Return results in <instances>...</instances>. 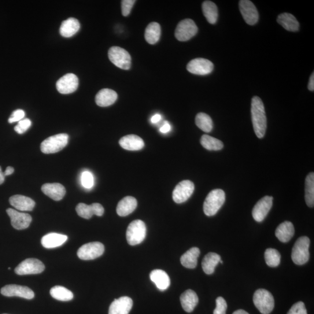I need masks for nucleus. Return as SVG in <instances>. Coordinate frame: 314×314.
Returning a JSON list of instances; mask_svg holds the SVG:
<instances>
[{
	"label": "nucleus",
	"mask_w": 314,
	"mask_h": 314,
	"mask_svg": "<svg viewBox=\"0 0 314 314\" xmlns=\"http://www.w3.org/2000/svg\"><path fill=\"white\" fill-rule=\"evenodd\" d=\"M77 214L84 219H90L93 216L101 217L104 213V209L99 203H93L91 205H87L84 203H79L76 206Z\"/></svg>",
	"instance_id": "18"
},
{
	"label": "nucleus",
	"mask_w": 314,
	"mask_h": 314,
	"mask_svg": "<svg viewBox=\"0 0 314 314\" xmlns=\"http://www.w3.org/2000/svg\"><path fill=\"white\" fill-rule=\"evenodd\" d=\"M161 120V115H160V114H156V115H154L152 118H151V122H152V123L153 124H156L157 123H158L159 121H160Z\"/></svg>",
	"instance_id": "48"
},
{
	"label": "nucleus",
	"mask_w": 314,
	"mask_h": 314,
	"mask_svg": "<svg viewBox=\"0 0 314 314\" xmlns=\"http://www.w3.org/2000/svg\"><path fill=\"white\" fill-rule=\"evenodd\" d=\"M50 294L54 298L61 301H71L73 298V294L71 291L61 286H56L51 288Z\"/></svg>",
	"instance_id": "36"
},
{
	"label": "nucleus",
	"mask_w": 314,
	"mask_h": 314,
	"mask_svg": "<svg viewBox=\"0 0 314 314\" xmlns=\"http://www.w3.org/2000/svg\"><path fill=\"white\" fill-rule=\"evenodd\" d=\"M194 191V184L190 180H183L177 184L173 191L172 198L177 204H181L187 200Z\"/></svg>",
	"instance_id": "11"
},
{
	"label": "nucleus",
	"mask_w": 314,
	"mask_h": 314,
	"mask_svg": "<svg viewBox=\"0 0 314 314\" xmlns=\"http://www.w3.org/2000/svg\"><path fill=\"white\" fill-rule=\"evenodd\" d=\"M227 303L225 299L219 297L216 300V308L214 309V314H226Z\"/></svg>",
	"instance_id": "42"
},
{
	"label": "nucleus",
	"mask_w": 314,
	"mask_h": 314,
	"mask_svg": "<svg viewBox=\"0 0 314 314\" xmlns=\"http://www.w3.org/2000/svg\"><path fill=\"white\" fill-rule=\"evenodd\" d=\"M45 269V266L42 261L35 258H29L21 262L15 269L17 275H26L38 274Z\"/></svg>",
	"instance_id": "10"
},
{
	"label": "nucleus",
	"mask_w": 314,
	"mask_h": 314,
	"mask_svg": "<svg viewBox=\"0 0 314 314\" xmlns=\"http://www.w3.org/2000/svg\"><path fill=\"white\" fill-rule=\"evenodd\" d=\"M6 314V313H5Z\"/></svg>",
	"instance_id": "53"
},
{
	"label": "nucleus",
	"mask_w": 314,
	"mask_h": 314,
	"mask_svg": "<svg viewBox=\"0 0 314 314\" xmlns=\"http://www.w3.org/2000/svg\"><path fill=\"white\" fill-rule=\"evenodd\" d=\"M308 89L310 91H313L314 90V73H312L311 77H310L309 83L308 85Z\"/></svg>",
	"instance_id": "47"
},
{
	"label": "nucleus",
	"mask_w": 314,
	"mask_h": 314,
	"mask_svg": "<svg viewBox=\"0 0 314 314\" xmlns=\"http://www.w3.org/2000/svg\"><path fill=\"white\" fill-rule=\"evenodd\" d=\"M69 136L60 134L49 137L41 144L40 149L44 154H54L59 152L68 145Z\"/></svg>",
	"instance_id": "5"
},
{
	"label": "nucleus",
	"mask_w": 314,
	"mask_h": 314,
	"mask_svg": "<svg viewBox=\"0 0 314 314\" xmlns=\"http://www.w3.org/2000/svg\"><path fill=\"white\" fill-rule=\"evenodd\" d=\"M7 213L11 219V223L17 230H23L30 225L32 219L28 214L20 213L12 208L7 210Z\"/></svg>",
	"instance_id": "16"
},
{
	"label": "nucleus",
	"mask_w": 314,
	"mask_h": 314,
	"mask_svg": "<svg viewBox=\"0 0 314 314\" xmlns=\"http://www.w3.org/2000/svg\"><path fill=\"white\" fill-rule=\"evenodd\" d=\"M187 71L197 75H206L212 73L214 69V64L212 61L205 58L194 59L188 63Z\"/></svg>",
	"instance_id": "12"
},
{
	"label": "nucleus",
	"mask_w": 314,
	"mask_h": 314,
	"mask_svg": "<svg viewBox=\"0 0 314 314\" xmlns=\"http://www.w3.org/2000/svg\"><path fill=\"white\" fill-rule=\"evenodd\" d=\"M239 9L246 23L249 25L256 24L259 19V14L256 6L249 0L239 2Z\"/></svg>",
	"instance_id": "15"
},
{
	"label": "nucleus",
	"mask_w": 314,
	"mask_h": 314,
	"mask_svg": "<svg viewBox=\"0 0 314 314\" xmlns=\"http://www.w3.org/2000/svg\"><path fill=\"white\" fill-rule=\"evenodd\" d=\"M305 199L306 205L312 208L314 206V173L311 172L305 179Z\"/></svg>",
	"instance_id": "35"
},
{
	"label": "nucleus",
	"mask_w": 314,
	"mask_h": 314,
	"mask_svg": "<svg viewBox=\"0 0 314 314\" xmlns=\"http://www.w3.org/2000/svg\"><path fill=\"white\" fill-rule=\"evenodd\" d=\"M287 314H307V311L304 302L299 301L291 306Z\"/></svg>",
	"instance_id": "43"
},
{
	"label": "nucleus",
	"mask_w": 314,
	"mask_h": 314,
	"mask_svg": "<svg viewBox=\"0 0 314 314\" xmlns=\"http://www.w3.org/2000/svg\"><path fill=\"white\" fill-rule=\"evenodd\" d=\"M80 25L78 20L74 18H69L62 22L60 33L64 38H71L79 31Z\"/></svg>",
	"instance_id": "29"
},
{
	"label": "nucleus",
	"mask_w": 314,
	"mask_h": 314,
	"mask_svg": "<svg viewBox=\"0 0 314 314\" xmlns=\"http://www.w3.org/2000/svg\"><path fill=\"white\" fill-rule=\"evenodd\" d=\"M14 172V169L13 167H8L7 168L6 171L5 172H4V174H5V176H9L11 174H13V173Z\"/></svg>",
	"instance_id": "49"
},
{
	"label": "nucleus",
	"mask_w": 314,
	"mask_h": 314,
	"mask_svg": "<svg viewBox=\"0 0 314 314\" xmlns=\"http://www.w3.org/2000/svg\"><path fill=\"white\" fill-rule=\"evenodd\" d=\"M180 300L184 311L191 312L198 304V297L195 291L188 289L180 295Z\"/></svg>",
	"instance_id": "26"
},
{
	"label": "nucleus",
	"mask_w": 314,
	"mask_h": 314,
	"mask_svg": "<svg viewBox=\"0 0 314 314\" xmlns=\"http://www.w3.org/2000/svg\"><path fill=\"white\" fill-rule=\"evenodd\" d=\"M200 254V250L197 247L188 250L180 258L181 264L188 269H194L197 267V258Z\"/></svg>",
	"instance_id": "30"
},
{
	"label": "nucleus",
	"mask_w": 314,
	"mask_h": 314,
	"mask_svg": "<svg viewBox=\"0 0 314 314\" xmlns=\"http://www.w3.org/2000/svg\"><path fill=\"white\" fill-rule=\"evenodd\" d=\"M117 98L118 94L115 91L109 88H104L99 90L96 95L95 102L99 107H109L113 105Z\"/></svg>",
	"instance_id": "23"
},
{
	"label": "nucleus",
	"mask_w": 314,
	"mask_h": 314,
	"mask_svg": "<svg viewBox=\"0 0 314 314\" xmlns=\"http://www.w3.org/2000/svg\"><path fill=\"white\" fill-rule=\"evenodd\" d=\"M79 80L73 73L66 74L57 81V90L63 94H71L75 92L78 87Z\"/></svg>",
	"instance_id": "13"
},
{
	"label": "nucleus",
	"mask_w": 314,
	"mask_h": 314,
	"mask_svg": "<svg viewBox=\"0 0 314 314\" xmlns=\"http://www.w3.org/2000/svg\"><path fill=\"white\" fill-rule=\"evenodd\" d=\"M265 260L269 267H278L280 262V254L276 249H268L265 250Z\"/></svg>",
	"instance_id": "39"
},
{
	"label": "nucleus",
	"mask_w": 314,
	"mask_h": 314,
	"mask_svg": "<svg viewBox=\"0 0 314 314\" xmlns=\"http://www.w3.org/2000/svg\"><path fill=\"white\" fill-rule=\"evenodd\" d=\"M273 197L265 196L257 202L254 206L252 215L253 219L258 223L263 221L267 217L273 205Z\"/></svg>",
	"instance_id": "17"
},
{
	"label": "nucleus",
	"mask_w": 314,
	"mask_h": 314,
	"mask_svg": "<svg viewBox=\"0 0 314 314\" xmlns=\"http://www.w3.org/2000/svg\"><path fill=\"white\" fill-rule=\"evenodd\" d=\"M150 277L151 281L161 291L167 289L171 284V280L167 273L161 269H155L150 273Z\"/></svg>",
	"instance_id": "27"
},
{
	"label": "nucleus",
	"mask_w": 314,
	"mask_h": 314,
	"mask_svg": "<svg viewBox=\"0 0 314 314\" xmlns=\"http://www.w3.org/2000/svg\"><path fill=\"white\" fill-rule=\"evenodd\" d=\"M220 263H221V264H223V261H222V260H221V261H220Z\"/></svg>",
	"instance_id": "52"
},
{
	"label": "nucleus",
	"mask_w": 314,
	"mask_h": 314,
	"mask_svg": "<svg viewBox=\"0 0 314 314\" xmlns=\"http://www.w3.org/2000/svg\"><path fill=\"white\" fill-rule=\"evenodd\" d=\"M81 182H82V186L86 188H90L93 187L94 184V178L91 173L88 171L83 172L82 177H81Z\"/></svg>",
	"instance_id": "41"
},
{
	"label": "nucleus",
	"mask_w": 314,
	"mask_h": 314,
	"mask_svg": "<svg viewBox=\"0 0 314 314\" xmlns=\"http://www.w3.org/2000/svg\"><path fill=\"white\" fill-rule=\"evenodd\" d=\"M202 13L206 20L211 24H215L219 17V11L216 4L211 1L202 3Z\"/></svg>",
	"instance_id": "34"
},
{
	"label": "nucleus",
	"mask_w": 314,
	"mask_h": 314,
	"mask_svg": "<svg viewBox=\"0 0 314 314\" xmlns=\"http://www.w3.org/2000/svg\"><path fill=\"white\" fill-rule=\"evenodd\" d=\"M198 28L195 22L190 19L180 21L176 28L175 36L180 42H186L197 34Z\"/></svg>",
	"instance_id": "9"
},
{
	"label": "nucleus",
	"mask_w": 314,
	"mask_h": 314,
	"mask_svg": "<svg viewBox=\"0 0 314 314\" xmlns=\"http://www.w3.org/2000/svg\"><path fill=\"white\" fill-rule=\"evenodd\" d=\"M110 60L122 69L128 70L131 66V57L128 51L123 48L114 46L109 51Z\"/></svg>",
	"instance_id": "7"
},
{
	"label": "nucleus",
	"mask_w": 314,
	"mask_h": 314,
	"mask_svg": "<svg viewBox=\"0 0 314 314\" xmlns=\"http://www.w3.org/2000/svg\"><path fill=\"white\" fill-rule=\"evenodd\" d=\"M136 1L134 0H123L121 2L122 13L124 17H127L130 14Z\"/></svg>",
	"instance_id": "44"
},
{
	"label": "nucleus",
	"mask_w": 314,
	"mask_h": 314,
	"mask_svg": "<svg viewBox=\"0 0 314 314\" xmlns=\"http://www.w3.org/2000/svg\"><path fill=\"white\" fill-rule=\"evenodd\" d=\"M32 122L30 120L26 118V119L22 120L18 123V125L15 127V131L18 133V134H23L25 132H27L29 128L31 127Z\"/></svg>",
	"instance_id": "40"
},
{
	"label": "nucleus",
	"mask_w": 314,
	"mask_h": 314,
	"mask_svg": "<svg viewBox=\"0 0 314 314\" xmlns=\"http://www.w3.org/2000/svg\"><path fill=\"white\" fill-rule=\"evenodd\" d=\"M133 306V301L130 297H121L116 299L111 304L109 314H129Z\"/></svg>",
	"instance_id": "19"
},
{
	"label": "nucleus",
	"mask_w": 314,
	"mask_h": 314,
	"mask_svg": "<svg viewBox=\"0 0 314 314\" xmlns=\"http://www.w3.org/2000/svg\"><path fill=\"white\" fill-rule=\"evenodd\" d=\"M10 204L22 212H31L34 208L35 202L31 198L22 195H15L10 198Z\"/></svg>",
	"instance_id": "22"
},
{
	"label": "nucleus",
	"mask_w": 314,
	"mask_h": 314,
	"mask_svg": "<svg viewBox=\"0 0 314 314\" xmlns=\"http://www.w3.org/2000/svg\"><path fill=\"white\" fill-rule=\"evenodd\" d=\"M161 27L157 22H151L146 29L145 37L148 43L154 44L160 39Z\"/></svg>",
	"instance_id": "33"
},
{
	"label": "nucleus",
	"mask_w": 314,
	"mask_h": 314,
	"mask_svg": "<svg viewBox=\"0 0 314 314\" xmlns=\"http://www.w3.org/2000/svg\"><path fill=\"white\" fill-rule=\"evenodd\" d=\"M138 205V201L135 197H125L118 202L117 213L120 217H126L134 212Z\"/></svg>",
	"instance_id": "25"
},
{
	"label": "nucleus",
	"mask_w": 314,
	"mask_h": 314,
	"mask_svg": "<svg viewBox=\"0 0 314 314\" xmlns=\"http://www.w3.org/2000/svg\"><path fill=\"white\" fill-rule=\"evenodd\" d=\"M104 250V246L101 243L91 242L81 246L77 254L81 260H92L102 256Z\"/></svg>",
	"instance_id": "8"
},
{
	"label": "nucleus",
	"mask_w": 314,
	"mask_h": 314,
	"mask_svg": "<svg viewBox=\"0 0 314 314\" xmlns=\"http://www.w3.org/2000/svg\"><path fill=\"white\" fill-rule=\"evenodd\" d=\"M277 22L288 31L297 32L298 31V22L296 18L291 14L286 13L279 15Z\"/></svg>",
	"instance_id": "31"
},
{
	"label": "nucleus",
	"mask_w": 314,
	"mask_h": 314,
	"mask_svg": "<svg viewBox=\"0 0 314 314\" xmlns=\"http://www.w3.org/2000/svg\"><path fill=\"white\" fill-rule=\"evenodd\" d=\"M146 226L143 221L135 220L129 224L127 231V239L129 245L136 246L141 243L146 236Z\"/></svg>",
	"instance_id": "6"
},
{
	"label": "nucleus",
	"mask_w": 314,
	"mask_h": 314,
	"mask_svg": "<svg viewBox=\"0 0 314 314\" xmlns=\"http://www.w3.org/2000/svg\"><path fill=\"white\" fill-rule=\"evenodd\" d=\"M195 124L197 127L205 133H210L213 129V122L207 114L205 113H198L195 117Z\"/></svg>",
	"instance_id": "38"
},
{
	"label": "nucleus",
	"mask_w": 314,
	"mask_h": 314,
	"mask_svg": "<svg viewBox=\"0 0 314 314\" xmlns=\"http://www.w3.org/2000/svg\"><path fill=\"white\" fill-rule=\"evenodd\" d=\"M251 113L255 134L258 138H263L267 129V117L263 102L257 96L251 100Z\"/></svg>",
	"instance_id": "1"
},
{
	"label": "nucleus",
	"mask_w": 314,
	"mask_h": 314,
	"mask_svg": "<svg viewBox=\"0 0 314 314\" xmlns=\"http://www.w3.org/2000/svg\"><path fill=\"white\" fill-rule=\"evenodd\" d=\"M253 302L262 314L270 313L275 306L273 295L269 291L264 289H258L254 293Z\"/></svg>",
	"instance_id": "4"
},
{
	"label": "nucleus",
	"mask_w": 314,
	"mask_h": 314,
	"mask_svg": "<svg viewBox=\"0 0 314 314\" xmlns=\"http://www.w3.org/2000/svg\"><path fill=\"white\" fill-rule=\"evenodd\" d=\"M67 240L68 236L66 235L51 233L43 236L42 245L44 248L54 249L64 245Z\"/></svg>",
	"instance_id": "24"
},
{
	"label": "nucleus",
	"mask_w": 314,
	"mask_h": 314,
	"mask_svg": "<svg viewBox=\"0 0 314 314\" xmlns=\"http://www.w3.org/2000/svg\"><path fill=\"white\" fill-rule=\"evenodd\" d=\"M120 145L125 150L129 151H139L145 147V142L139 136L135 135H129L122 138L119 142Z\"/></svg>",
	"instance_id": "21"
},
{
	"label": "nucleus",
	"mask_w": 314,
	"mask_h": 314,
	"mask_svg": "<svg viewBox=\"0 0 314 314\" xmlns=\"http://www.w3.org/2000/svg\"><path fill=\"white\" fill-rule=\"evenodd\" d=\"M221 260L220 255L215 253H209L206 255L202 261L203 271L207 275H212Z\"/></svg>",
	"instance_id": "32"
},
{
	"label": "nucleus",
	"mask_w": 314,
	"mask_h": 314,
	"mask_svg": "<svg viewBox=\"0 0 314 314\" xmlns=\"http://www.w3.org/2000/svg\"><path fill=\"white\" fill-rule=\"evenodd\" d=\"M5 176L4 174V172L2 171L1 167H0V184H2L5 182Z\"/></svg>",
	"instance_id": "50"
},
{
	"label": "nucleus",
	"mask_w": 314,
	"mask_h": 314,
	"mask_svg": "<svg viewBox=\"0 0 314 314\" xmlns=\"http://www.w3.org/2000/svg\"><path fill=\"white\" fill-rule=\"evenodd\" d=\"M310 240L306 236H301L295 242L291 252V259L298 265H304L309 260Z\"/></svg>",
	"instance_id": "3"
},
{
	"label": "nucleus",
	"mask_w": 314,
	"mask_h": 314,
	"mask_svg": "<svg viewBox=\"0 0 314 314\" xmlns=\"http://www.w3.org/2000/svg\"><path fill=\"white\" fill-rule=\"evenodd\" d=\"M201 145L204 149L211 151H219L223 149L224 144L221 140L207 135H202Z\"/></svg>",
	"instance_id": "37"
},
{
	"label": "nucleus",
	"mask_w": 314,
	"mask_h": 314,
	"mask_svg": "<svg viewBox=\"0 0 314 314\" xmlns=\"http://www.w3.org/2000/svg\"><path fill=\"white\" fill-rule=\"evenodd\" d=\"M171 125H170L167 122H166L164 125L160 128V131L163 133V134H167V133L171 131Z\"/></svg>",
	"instance_id": "46"
},
{
	"label": "nucleus",
	"mask_w": 314,
	"mask_h": 314,
	"mask_svg": "<svg viewBox=\"0 0 314 314\" xmlns=\"http://www.w3.org/2000/svg\"><path fill=\"white\" fill-rule=\"evenodd\" d=\"M1 293L7 297L16 296L28 300H31L35 297V293L30 288L17 284H9L3 287L1 289Z\"/></svg>",
	"instance_id": "14"
},
{
	"label": "nucleus",
	"mask_w": 314,
	"mask_h": 314,
	"mask_svg": "<svg viewBox=\"0 0 314 314\" xmlns=\"http://www.w3.org/2000/svg\"><path fill=\"white\" fill-rule=\"evenodd\" d=\"M225 201V193L221 189H215L210 192L206 196L203 210L206 216L212 217L215 216L219 212Z\"/></svg>",
	"instance_id": "2"
},
{
	"label": "nucleus",
	"mask_w": 314,
	"mask_h": 314,
	"mask_svg": "<svg viewBox=\"0 0 314 314\" xmlns=\"http://www.w3.org/2000/svg\"><path fill=\"white\" fill-rule=\"evenodd\" d=\"M294 235V228L292 223L285 221L280 224L275 231V235L279 241L287 243L290 241Z\"/></svg>",
	"instance_id": "28"
},
{
	"label": "nucleus",
	"mask_w": 314,
	"mask_h": 314,
	"mask_svg": "<svg viewBox=\"0 0 314 314\" xmlns=\"http://www.w3.org/2000/svg\"><path fill=\"white\" fill-rule=\"evenodd\" d=\"M42 190L44 194L55 201H60L65 196V188L60 183H46L43 184Z\"/></svg>",
	"instance_id": "20"
},
{
	"label": "nucleus",
	"mask_w": 314,
	"mask_h": 314,
	"mask_svg": "<svg viewBox=\"0 0 314 314\" xmlns=\"http://www.w3.org/2000/svg\"><path fill=\"white\" fill-rule=\"evenodd\" d=\"M233 314H249L248 312L243 309H239L237 311H235Z\"/></svg>",
	"instance_id": "51"
},
{
	"label": "nucleus",
	"mask_w": 314,
	"mask_h": 314,
	"mask_svg": "<svg viewBox=\"0 0 314 314\" xmlns=\"http://www.w3.org/2000/svg\"><path fill=\"white\" fill-rule=\"evenodd\" d=\"M25 116V113L24 110H17L14 111L9 119V123L13 124L16 122H20L24 119Z\"/></svg>",
	"instance_id": "45"
}]
</instances>
